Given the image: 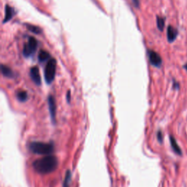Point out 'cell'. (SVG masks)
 Returning <instances> with one entry per match:
<instances>
[{
	"instance_id": "1",
	"label": "cell",
	"mask_w": 187,
	"mask_h": 187,
	"mask_svg": "<svg viewBox=\"0 0 187 187\" xmlns=\"http://www.w3.org/2000/svg\"><path fill=\"white\" fill-rule=\"evenodd\" d=\"M59 160L56 156L53 155H46L44 157L35 160L32 167L35 171L39 174L46 175L53 173L57 169Z\"/></svg>"
},
{
	"instance_id": "2",
	"label": "cell",
	"mask_w": 187,
	"mask_h": 187,
	"mask_svg": "<svg viewBox=\"0 0 187 187\" xmlns=\"http://www.w3.org/2000/svg\"><path fill=\"white\" fill-rule=\"evenodd\" d=\"M29 149L33 154L38 155H50L54 151V146L52 143L34 141L29 143Z\"/></svg>"
},
{
	"instance_id": "3",
	"label": "cell",
	"mask_w": 187,
	"mask_h": 187,
	"mask_svg": "<svg viewBox=\"0 0 187 187\" xmlns=\"http://www.w3.org/2000/svg\"><path fill=\"white\" fill-rule=\"evenodd\" d=\"M56 71V61L54 59H50L48 60L44 71L45 79L47 83L50 84L53 81L55 78Z\"/></svg>"
},
{
	"instance_id": "4",
	"label": "cell",
	"mask_w": 187,
	"mask_h": 187,
	"mask_svg": "<svg viewBox=\"0 0 187 187\" xmlns=\"http://www.w3.org/2000/svg\"><path fill=\"white\" fill-rule=\"evenodd\" d=\"M38 40H36L33 37L29 38L28 42L25 43L24 46H23V54L25 57H29L36 51L37 48H38Z\"/></svg>"
},
{
	"instance_id": "5",
	"label": "cell",
	"mask_w": 187,
	"mask_h": 187,
	"mask_svg": "<svg viewBox=\"0 0 187 187\" xmlns=\"http://www.w3.org/2000/svg\"><path fill=\"white\" fill-rule=\"evenodd\" d=\"M148 53H149V62L151 64V65L156 67H161V64H162V59H161L159 53L152 50H149Z\"/></svg>"
},
{
	"instance_id": "6",
	"label": "cell",
	"mask_w": 187,
	"mask_h": 187,
	"mask_svg": "<svg viewBox=\"0 0 187 187\" xmlns=\"http://www.w3.org/2000/svg\"><path fill=\"white\" fill-rule=\"evenodd\" d=\"M48 105L49 108V112L50 113L52 121L55 122L56 121V105L55 98L53 96L50 95L48 97Z\"/></svg>"
},
{
	"instance_id": "7",
	"label": "cell",
	"mask_w": 187,
	"mask_h": 187,
	"mask_svg": "<svg viewBox=\"0 0 187 187\" xmlns=\"http://www.w3.org/2000/svg\"><path fill=\"white\" fill-rule=\"evenodd\" d=\"M30 77L36 85L40 86L41 84V77L40 75V70L38 67H33L30 69Z\"/></svg>"
},
{
	"instance_id": "8",
	"label": "cell",
	"mask_w": 187,
	"mask_h": 187,
	"mask_svg": "<svg viewBox=\"0 0 187 187\" xmlns=\"http://www.w3.org/2000/svg\"><path fill=\"white\" fill-rule=\"evenodd\" d=\"M178 35V31L173 26H169L167 29V37L169 43H173L176 40Z\"/></svg>"
},
{
	"instance_id": "9",
	"label": "cell",
	"mask_w": 187,
	"mask_h": 187,
	"mask_svg": "<svg viewBox=\"0 0 187 187\" xmlns=\"http://www.w3.org/2000/svg\"><path fill=\"white\" fill-rule=\"evenodd\" d=\"M16 15V11L13 8L10 7L8 5L5 6V16L3 23H6L13 18V17Z\"/></svg>"
},
{
	"instance_id": "10",
	"label": "cell",
	"mask_w": 187,
	"mask_h": 187,
	"mask_svg": "<svg viewBox=\"0 0 187 187\" xmlns=\"http://www.w3.org/2000/svg\"><path fill=\"white\" fill-rule=\"evenodd\" d=\"M1 70L2 73V75H4L5 77L11 78V77H13V76H14V73H13V70H12L9 67L6 66V65H2Z\"/></svg>"
},
{
	"instance_id": "11",
	"label": "cell",
	"mask_w": 187,
	"mask_h": 187,
	"mask_svg": "<svg viewBox=\"0 0 187 187\" xmlns=\"http://www.w3.org/2000/svg\"><path fill=\"white\" fill-rule=\"evenodd\" d=\"M170 140L172 149H173V151H174V152L176 153V154L178 155H181L182 154L181 149V148L179 147V146L178 145V143H177L176 139H175L174 137L170 136Z\"/></svg>"
},
{
	"instance_id": "12",
	"label": "cell",
	"mask_w": 187,
	"mask_h": 187,
	"mask_svg": "<svg viewBox=\"0 0 187 187\" xmlns=\"http://www.w3.org/2000/svg\"><path fill=\"white\" fill-rule=\"evenodd\" d=\"M16 97L17 99H18V101L20 102H26V100L28 99V93L26 92V91H23V90H21V91H18L16 93Z\"/></svg>"
},
{
	"instance_id": "13",
	"label": "cell",
	"mask_w": 187,
	"mask_h": 187,
	"mask_svg": "<svg viewBox=\"0 0 187 187\" xmlns=\"http://www.w3.org/2000/svg\"><path fill=\"white\" fill-rule=\"evenodd\" d=\"M50 53L45 50H41L38 55V59L40 62H44L45 61L49 59Z\"/></svg>"
},
{
	"instance_id": "14",
	"label": "cell",
	"mask_w": 187,
	"mask_h": 187,
	"mask_svg": "<svg viewBox=\"0 0 187 187\" xmlns=\"http://www.w3.org/2000/svg\"><path fill=\"white\" fill-rule=\"evenodd\" d=\"M71 177H72L71 172L70 170H67L65 177V181H64L63 184L64 187H70V181H71Z\"/></svg>"
},
{
	"instance_id": "15",
	"label": "cell",
	"mask_w": 187,
	"mask_h": 187,
	"mask_svg": "<svg viewBox=\"0 0 187 187\" xmlns=\"http://www.w3.org/2000/svg\"><path fill=\"white\" fill-rule=\"evenodd\" d=\"M156 23H157V27L159 28L160 31H162L164 27V19L161 17L157 16L156 18Z\"/></svg>"
},
{
	"instance_id": "16",
	"label": "cell",
	"mask_w": 187,
	"mask_h": 187,
	"mask_svg": "<svg viewBox=\"0 0 187 187\" xmlns=\"http://www.w3.org/2000/svg\"><path fill=\"white\" fill-rule=\"evenodd\" d=\"M26 26H27L28 29L30 30L31 32H32L33 33H35V34H40V32H41V29H40V28H38V26H34V25H26Z\"/></svg>"
},
{
	"instance_id": "17",
	"label": "cell",
	"mask_w": 187,
	"mask_h": 187,
	"mask_svg": "<svg viewBox=\"0 0 187 187\" xmlns=\"http://www.w3.org/2000/svg\"><path fill=\"white\" fill-rule=\"evenodd\" d=\"M157 139H158V140H159L160 143L162 142V140H163V134H162V133H161V131H159V132H158V133H157Z\"/></svg>"
},
{
	"instance_id": "18",
	"label": "cell",
	"mask_w": 187,
	"mask_h": 187,
	"mask_svg": "<svg viewBox=\"0 0 187 187\" xmlns=\"http://www.w3.org/2000/svg\"><path fill=\"white\" fill-rule=\"evenodd\" d=\"M67 101H68V102H70V92H67Z\"/></svg>"
},
{
	"instance_id": "19",
	"label": "cell",
	"mask_w": 187,
	"mask_h": 187,
	"mask_svg": "<svg viewBox=\"0 0 187 187\" xmlns=\"http://www.w3.org/2000/svg\"><path fill=\"white\" fill-rule=\"evenodd\" d=\"M183 67H184V68H185V69H186V71H187V64H186V65H184V66H183Z\"/></svg>"
}]
</instances>
